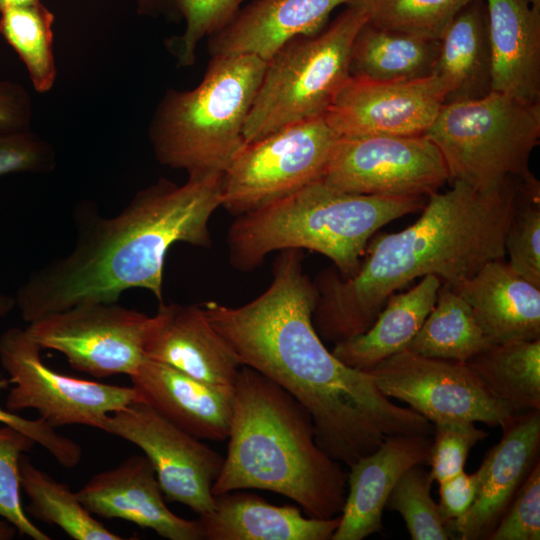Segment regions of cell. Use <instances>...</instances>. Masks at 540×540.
<instances>
[{"instance_id":"cell-28","label":"cell","mask_w":540,"mask_h":540,"mask_svg":"<svg viewBox=\"0 0 540 540\" xmlns=\"http://www.w3.org/2000/svg\"><path fill=\"white\" fill-rule=\"evenodd\" d=\"M465 363L512 414L540 410V339L491 344Z\"/></svg>"},{"instance_id":"cell-33","label":"cell","mask_w":540,"mask_h":540,"mask_svg":"<svg viewBox=\"0 0 540 540\" xmlns=\"http://www.w3.org/2000/svg\"><path fill=\"white\" fill-rule=\"evenodd\" d=\"M433 481L423 465H414L400 477L387 499L385 508L402 516L412 540L450 539L431 496Z\"/></svg>"},{"instance_id":"cell-10","label":"cell","mask_w":540,"mask_h":540,"mask_svg":"<svg viewBox=\"0 0 540 540\" xmlns=\"http://www.w3.org/2000/svg\"><path fill=\"white\" fill-rule=\"evenodd\" d=\"M41 347L26 329L0 336V363L12 384L5 408L34 409L51 427L85 425L101 429L112 413L138 401L133 386L77 379L55 372L42 361Z\"/></svg>"},{"instance_id":"cell-6","label":"cell","mask_w":540,"mask_h":540,"mask_svg":"<svg viewBox=\"0 0 540 540\" xmlns=\"http://www.w3.org/2000/svg\"><path fill=\"white\" fill-rule=\"evenodd\" d=\"M266 66L254 54L215 55L196 87L166 91L148 130L156 159L188 177L223 174L246 144Z\"/></svg>"},{"instance_id":"cell-13","label":"cell","mask_w":540,"mask_h":540,"mask_svg":"<svg viewBox=\"0 0 540 540\" xmlns=\"http://www.w3.org/2000/svg\"><path fill=\"white\" fill-rule=\"evenodd\" d=\"M367 372L385 396L407 403L433 424L464 420L496 427L512 415L465 362L404 350Z\"/></svg>"},{"instance_id":"cell-39","label":"cell","mask_w":540,"mask_h":540,"mask_svg":"<svg viewBox=\"0 0 540 540\" xmlns=\"http://www.w3.org/2000/svg\"><path fill=\"white\" fill-rule=\"evenodd\" d=\"M55 164L53 146L31 130L0 134V177L48 173Z\"/></svg>"},{"instance_id":"cell-24","label":"cell","mask_w":540,"mask_h":540,"mask_svg":"<svg viewBox=\"0 0 540 540\" xmlns=\"http://www.w3.org/2000/svg\"><path fill=\"white\" fill-rule=\"evenodd\" d=\"M214 497V509L198 518L203 540H330L340 522V515L304 517L297 506L239 490Z\"/></svg>"},{"instance_id":"cell-26","label":"cell","mask_w":540,"mask_h":540,"mask_svg":"<svg viewBox=\"0 0 540 540\" xmlns=\"http://www.w3.org/2000/svg\"><path fill=\"white\" fill-rule=\"evenodd\" d=\"M441 284L437 276L426 275L406 292L393 294L368 330L335 343L332 354L346 366L367 372L406 350L433 308Z\"/></svg>"},{"instance_id":"cell-36","label":"cell","mask_w":540,"mask_h":540,"mask_svg":"<svg viewBox=\"0 0 540 540\" xmlns=\"http://www.w3.org/2000/svg\"><path fill=\"white\" fill-rule=\"evenodd\" d=\"M240 4V0H184L180 12L185 19V30L168 42L178 65L191 66L200 41L228 24Z\"/></svg>"},{"instance_id":"cell-40","label":"cell","mask_w":540,"mask_h":540,"mask_svg":"<svg viewBox=\"0 0 540 540\" xmlns=\"http://www.w3.org/2000/svg\"><path fill=\"white\" fill-rule=\"evenodd\" d=\"M8 378H0V390L6 389ZM0 424L11 426L31 438L35 444L45 448L57 462L66 468L77 466L81 460L82 448L74 440L56 432L42 418L27 419L0 406Z\"/></svg>"},{"instance_id":"cell-20","label":"cell","mask_w":540,"mask_h":540,"mask_svg":"<svg viewBox=\"0 0 540 540\" xmlns=\"http://www.w3.org/2000/svg\"><path fill=\"white\" fill-rule=\"evenodd\" d=\"M129 377L138 401L175 426L201 440H227L233 393L146 357Z\"/></svg>"},{"instance_id":"cell-9","label":"cell","mask_w":540,"mask_h":540,"mask_svg":"<svg viewBox=\"0 0 540 540\" xmlns=\"http://www.w3.org/2000/svg\"><path fill=\"white\" fill-rule=\"evenodd\" d=\"M340 136L324 115L246 143L222 176V205L234 216L323 178Z\"/></svg>"},{"instance_id":"cell-44","label":"cell","mask_w":540,"mask_h":540,"mask_svg":"<svg viewBox=\"0 0 540 540\" xmlns=\"http://www.w3.org/2000/svg\"><path fill=\"white\" fill-rule=\"evenodd\" d=\"M16 527L7 520H0V540H11L16 535Z\"/></svg>"},{"instance_id":"cell-37","label":"cell","mask_w":540,"mask_h":540,"mask_svg":"<svg viewBox=\"0 0 540 540\" xmlns=\"http://www.w3.org/2000/svg\"><path fill=\"white\" fill-rule=\"evenodd\" d=\"M434 432L428 465L438 483L462 471L469 451L489 434L464 420H443L433 424Z\"/></svg>"},{"instance_id":"cell-42","label":"cell","mask_w":540,"mask_h":540,"mask_svg":"<svg viewBox=\"0 0 540 540\" xmlns=\"http://www.w3.org/2000/svg\"><path fill=\"white\" fill-rule=\"evenodd\" d=\"M477 471L467 474L464 471L439 483L440 515L444 522L457 519L472 505L478 489Z\"/></svg>"},{"instance_id":"cell-47","label":"cell","mask_w":540,"mask_h":540,"mask_svg":"<svg viewBox=\"0 0 540 540\" xmlns=\"http://www.w3.org/2000/svg\"><path fill=\"white\" fill-rule=\"evenodd\" d=\"M530 7L536 11L537 13H540V0H525Z\"/></svg>"},{"instance_id":"cell-21","label":"cell","mask_w":540,"mask_h":540,"mask_svg":"<svg viewBox=\"0 0 540 540\" xmlns=\"http://www.w3.org/2000/svg\"><path fill=\"white\" fill-rule=\"evenodd\" d=\"M353 0H252L211 35L212 56L254 54L268 61L290 41L319 32L330 14Z\"/></svg>"},{"instance_id":"cell-22","label":"cell","mask_w":540,"mask_h":540,"mask_svg":"<svg viewBox=\"0 0 540 540\" xmlns=\"http://www.w3.org/2000/svg\"><path fill=\"white\" fill-rule=\"evenodd\" d=\"M453 289L470 305L492 344L540 339V287L504 259L486 263Z\"/></svg>"},{"instance_id":"cell-16","label":"cell","mask_w":540,"mask_h":540,"mask_svg":"<svg viewBox=\"0 0 540 540\" xmlns=\"http://www.w3.org/2000/svg\"><path fill=\"white\" fill-rule=\"evenodd\" d=\"M501 427L500 441L477 470L479 483L472 505L461 517L445 522L450 539H487L539 460L540 410L512 414Z\"/></svg>"},{"instance_id":"cell-18","label":"cell","mask_w":540,"mask_h":540,"mask_svg":"<svg viewBox=\"0 0 540 540\" xmlns=\"http://www.w3.org/2000/svg\"><path fill=\"white\" fill-rule=\"evenodd\" d=\"M76 494L99 517L126 520L169 540H203L199 519H184L167 507L155 469L145 455H132L95 474Z\"/></svg>"},{"instance_id":"cell-46","label":"cell","mask_w":540,"mask_h":540,"mask_svg":"<svg viewBox=\"0 0 540 540\" xmlns=\"http://www.w3.org/2000/svg\"><path fill=\"white\" fill-rule=\"evenodd\" d=\"M14 305L15 300L8 296L0 295V317L7 315Z\"/></svg>"},{"instance_id":"cell-43","label":"cell","mask_w":540,"mask_h":540,"mask_svg":"<svg viewBox=\"0 0 540 540\" xmlns=\"http://www.w3.org/2000/svg\"><path fill=\"white\" fill-rule=\"evenodd\" d=\"M140 12L151 13L162 8L166 4H173L177 9L181 8L184 0H134Z\"/></svg>"},{"instance_id":"cell-2","label":"cell","mask_w":540,"mask_h":540,"mask_svg":"<svg viewBox=\"0 0 540 540\" xmlns=\"http://www.w3.org/2000/svg\"><path fill=\"white\" fill-rule=\"evenodd\" d=\"M535 182L512 181L480 191L452 181L449 190L427 197L413 224L374 235L353 276H342L334 266L320 271L313 281L312 318L319 337L335 344L362 334L389 297L417 278L435 275L454 288L486 263L504 259L520 192Z\"/></svg>"},{"instance_id":"cell-41","label":"cell","mask_w":540,"mask_h":540,"mask_svg":"<svg viewBox=\"0 0 540 540\" xmlns=\"http://www.w3.org/2000/svg\"><path fill=\"white\" fill-rule=\"evenodd\" d=\"M33 105L21 84L0 80V134L31 130Z\"/></svg>"},{"instance_id":"cell-35","label":"cell","mask_w":540,"mask_h":540,"mask_svg":"<svg viewBox=\"0 0 540 540\" xmlns=\"http://www.w3.org/2000/svg\"><path fill=\"white\" fill-rule=\"evenodd\" d=\"M34 444L19 430L8 425L0 427V517L13 524L20 535L51 540L28 519L21 502L19 460Z\"/></svg>"},{"instance_id":"cell-27","label":"cell","mask_w":540,"mask_h":540,"mask_svg":"<svg viewBox=\"0 0 540 540\" xmlns=\"http://www.w3.org/2000/svg\"><path fill=\"white\" fill-rule=\"evenodd\" d=\"M440 40L381 28L367 22L351 51L350 74L375 81H412L430 76Z\"/></svg>"},{"instance_id":"cell-34","label":"cell","mask_w":540,"mask_h":540,"mask_svg":"<svg viewBox=\"0 0 540 540\" xmlns=\"http://www.w3.org/2000/svg\"><path fill=\"white\" fill-rule=\"evenodd\" d=\"M509 265L524 279L540 287V183L520 192L505 236Z\"/></svg>"},{"instance_id":"cell-30","label":"cell","mask_w":540,"mask_h":540,"mask_svg":"<svg viewBox=\"0 0 540 540\" xmlns=\"http://www.w3.org/2000/svg\"><path fill=\"white\" fill-rule=\"evenodd\" d=\"M19 480L34 518L57 525L75 540L123 539L96 520L69 486L35 467L25 454L19 460Z\"/></svg>"},{"instance_id":"cell-25","label":"cell","mask_w":540,"mask_h":540,"mask_svg":"<svg viewBox=\"0 0 540 540\" xmlns=\"http://www.w3.org/2000/svg\"><path fill=\"white\" fill-rule=\"evenodd\" d=\"M444 90V104L476 100L492 92V64L484 0H471L440 39L432 72Z\"/></svg>"},{"instance_id":"cell-15","label":"cell","mask_w":540,"mask_h":540,"mask_svg":"<svg viewBox=\"0 0 540 540\" xmlns=\"http://www.w3.org/2000/svg\"><path fill=\"white\" fill-rule=\"evenodd\" d=\"M434 75L384 82L350 75L324 113L340 137L424 135L444 105Z\"/></svg>"},{"instance_id":"cell-7","label":"cell","mask_w":540,"mask_h":540,"mask_svg":"<svg viewBox=\"0 0 540 540\" xmlns=\"http://www.w3.org/2000/svg\"><path fill=\"white\" fill-rule=\"evenodd\" d=\"M425 135L442 154L449 182L491 191L512 181L538 180L529 159L540 141V102L492 91L447 103Z\"/></svg>"},{"instance_id":"cell-4","label":"cell","mask_w":540,"mask_h":540,"mask_svg":"<svg viewBox=\"0 0 540 540\" xmlns=\"http://www.w3.org/2000/svg\"><path fill=\"white\" fill-rule=\"evenodd\" d=\"M227 453L214 496L243 489L275 492L309 516L341 514L347 473L317 443L308 410L280 385L241 366L235 382Z\"/></svg>"},{"instance_id":"cell-29","label":"cell","mask_w":540,"mask_h":540,"mask_svg":"<svg viewBox=\"0 0 540 540\" xmlns=\"http://www.w3.org/2000/svg\"><path fill=\"white\" fill-rule=\"evenodd\" d=\"M491 344L466 300L441 284L433 308L406 350L466 362Z\"/></svg>"},{"instance_id":"cell-12","label":"cell","mask_w":540,"mask_h":540,"mask_svg":"<svg viewBox=\"0 0 540 540\" xmlns=\"http://www.w3.org/2000/svg\"><path fill=\"white\" fill-rule=\"evenodd\" d=\"M144 313L113 303H86L46 315L25 328L41 347L62 353L70 366L97 378L133 374L145 359Z\"/></svg>"},{"instance_id":"cell-3","label":"cell","mask_w":540,"mask_h":540,"mask_svg":"<svg viewBox=\"0 0 540 540\" xmlns=\"http://www.w3.org/2000/svg\"><path fill=\"white\" fill-rule=\"evenodd\" d=\"M222 176L168 179L138 191L116 216L75 212L76 243L69 254L33 272L15 303L24 321L86 303H113L129 289L163 301V271L176 243L211 246L209 221L222 205Z\"/></svg>"},{"instance_id":"cell-32","label":"cell","mask_w":540,"mask_h":540,"mask_svg":"<svg viewBox=\"0 0 540 540\" xmlns=\"http://www.w3.org/2000/svg\"><path fill=\"white\" fill-rule=\"evenodd\" d=\"M368 22L418 37L440 40L456 14L471 0H357Z\"/></svg>"},{"instance_id":"cell-11","label":"cell","mask_w":540,"mask_h":540,"mask_svg":"<svg viewBox=\"0 0 540 540\" xmlns=\"http://www.w3.org/2000/svg\"><path fill=\"white\" fill-rule=\"evenodd\" d=\"M322 179L348 193L397 197H428L450 181L425 134L340 137Z\"/></svg>"},{"instance_id":"cell-1","label":"cell","mask_w":540,"mask_h":540,"mask_svg":"<svg viewBox=\"0 0 540 540\" xmlns=\"http://www.w3.org/2000/svg\"><path fill=\"white\" fill-rule=\"evenodd\" d=\"M303 258L300 249L279 251L271 283L248 303H202L212 326L242 366L308 410L318 445L340 463L351 465L394 435H432L433 423L392 402L368 372L346 366L326 348L313 325L316 289Z\"/></svg>"},{"instance_id":"cell-19","label":"cell","mask_w":540,"mask_h":540,"mask_svg":"<svg viewBox=\"0 0 540 540\" xmlns=\"http://www.w3.org/2000/svg\"><path fill=\"white\" fill-rule=\"evenodd\" d=\"M431 444L432 435H394L349 465L346 499L331 540H362L380 531L391 491L409 468L429 463Z\"/></svg>"},{"instance_id":"cell-31","label":"cell","mask_w":540,"mask_h":540,"mask_svg":"<svg viewBox=\"0 0 540 540\" xmlns=\"http://www.w3.org/2000/svg\"><path fill=\"white\" fill-rule=\"evenodd\" d=\"M53 23V13L41 2L0 13V35L18 54L33 88L41 94L53 88L57 75Z\"/></svg>"},{"instance_id":"cell-14","label":"cell","mask_w":540,"mask_h":540,"mask_svg":"<svg viewBox=\"0 0 540 540\" xmlns=\"http://www.w3.org/2000/svg\"><path fill=\"white\" fill-rule=\"evenodd\" d=\"M100 430L138 446L152 463L166 499L198 516L215 507L212 486L224 461L210 446L135 401L110 414Z\"/></svg>"},{"instance_id":"cell-38","label":"cell","mask_w":540,"mask_h":540,"mask_svg":"<svg viewBox=\"0 0 540 540\" xmlns=\"http://www.w3.org/2000/svg\"><path fill=\"white\" fill-rule=\"evenodd\" d=\"M488 540L540 539V463H535Z\"/></svg>"},{"instance_id":"cell-17","label":"cell","mask_w":540,"mask_h":540,"mask_svg":"<svg viewBox=\"0 0 540 540\" xmlns=\"http://www.w3.org/2000/svg\"><path fill=\"white\" fill-rule=\"evenodd\" d=\"M143 351L148 359L228 393H233L242 366L201 304L159 302L149 318Z\"/></svg>"},{"instance_id":"cell-8","label":"cell","mask_w":540,"mask_h":540,"mask_svg":"<svg viewBox=\"0 0 540 540\" xmlns=\"http://www.w3.org/2000/svg\"><path fill=\"white\" fill-rule=\"evenodd\" d=\"M322 32L290 41L268 61L244 127L246 143L324 115L350 77L354 40L368 22L357 0Z\"/></svg>"},{"instance_id":"cell-48","label":"cell","mask_w":540,"mask_h":540,"mask_svg":"<svg viewBox=\"0 0 540 540\" xmlns=\"http://www.w3.org/2000/svg\"><path fill=\"white\" fill-rule=\"evenodd\" d=\"M244 1H247V0H240V3L244 2Z\"/></svg>"},{"instance_id":"cell-45","label":"cell","mask_w":540,"mask_h":540,"mask_svg":"<svg viewBox=\"0 0 540 540\" xmlns=\"http://www.w3.org/2000/svg\"><path fill=\"white\" fill-rule=\"evenodd\" d=\"M40 2L41 0H0V13L10 7L33 5Z\"/></svg>"},{"instance_id":"cell-23","label":"cell","mask_w":540,"mask_h":540,"mask_svg":"<svg viewBox=\"0 0 540 540\" xmlns=\"http://www.w3.org/2000/svg\"><path fill=\"white\" fill-rule=\"evenodd\" d=\"M492 91L540 102V13L525 0H484Z\"/></svg>"},{"instance_id":"cell-5","label":"cell","mask_w":540,"mask_h":540,"mask_svg":"<svg viewBox=\"0 0 540 540\" xmlns=\"http://www.w3.org/2000/svg\"><path fill=\"white\" fill-rule=\"evenodd\" d=\"M421 196H378L338 190L323 179L236 216L227 233L230 265L248 272L268 254L307 249L353 276L370 239L389 222L423 209Z\"/></svg>"}]
</instances>
